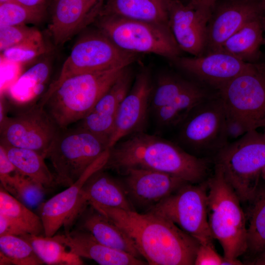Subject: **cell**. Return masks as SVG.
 <instances>
[{
  "label": "cell",
  "mask_w": 265,
  "mask_h": 265,
  "mask_svg": "<svg viewBox=\"0 0 265 265\" xmlns=\"http://www.w3.org/2000/svg\"><path fill=\"white\" fill-rule=\"evenodd\" d=\"M88 204L128 234L148 265H194L199 242L172 222L149 212Z\"/></svg>",
  "instance_id": "obj_1"
},
{
  "label": "cell",
  "mask_w": 265,
  "mask_h": 265,
  "mask_svg": "<svg viewBox=\"0 0 265 265\" xmlns=\"http://www.w3.org/2000/svg\"><path fill=\"white\" fill-rule=\"evenodd\" d=\"M210 161L191 155L176 143L141 132L110 148L103 169L121 173L133 168L150 169L196 184L208 178Z\"/></svg>",
  "instance_id": "obj_2"
},
{
  "label": "cell",
  "mask_w": 265,
  "mask_h": 265,
  "mask_svg": "<svg viewBox=\"0 0 265 265\" xmlns=\"http://www.w3.org/2000/svg\"><path fill=\"white\" fill-rule=\"evenodd\" d=\"M207 182L208 222L213 238L223 251L222 265H243L238 260L247 250L246 220L241 202L218 164H214L213 173Z\"/></svg>",
  "instance_id": "obj_3"
},
{
  "label": "cell",
  "mask_w": 265,
  "mask_h": 265,
  "mask_svg": "<svg viewBox=\"0 0 265 265\" xmlns=\"http://www.w3.org/2000/svg\"><path fill=\"white\" fill-rule=\"evenodd\" d=\"M125 68L70 76L48 89L38 103L60 130L67 129L91 111Z\"/></svg>",
  "instance_id": "obj_4"
},
{
  "label": "cell",
  "mask_w": 265,
  "mask_h": 265,
  "mask_svg": "<svg viewBox=\"0 0 265 265\" xmlns=\"http://www.w3.org/2000/svg\"><path fill=\"white\" fill-rule=\"evenodd\" d=\"M241 203L253 197L265 166V132L252 130L230 142L213 159Z\"/></svg>",
  "instance_id": "obj_5"
},
{
  "label": "cell",
  "mask_w": 265,
  "mask_h": 265,
  "mask_svg": "<svg viewBox=\"0 0 265 265\" xmlns=\"http://www.w3.org/2000/svg\"><path fill=\"white\" fill-rule=\"evenodd\" d=\"M226 113L218 92L197 105L177 127L176 143L191 155L212 159L229 143Z\"/></svg>",
  "instance_id": "obj_6"
},
{
  "label": "cell",
  "mask_w": 265,
  "mask_h": 265,
  "mask_svg": "<svg viewBox=\"0 0 265 265\" xmlns=\"http://www.w3.org/2000/svg\"><path fill=\"white\" fill-rule=\"evenodd\" d=\"M61 130L46 158L53 168L56 184L68 187L109 148L107 140L81 127Z\"/></svg>",
  "instance_id": "obj_7"
},
{
  "label": "cell",
  "mask_w": 265,
  "mask_h": 265,
  "mask_svg": "<svg viewBox=\"0 0 265 265\" xmlns=\"http://www.w3.org/2000/svg\"><path fill=\"white\" fill-rule=\"evenodd\" d=\"M98 26L119 48L131 53H153L173 60L181 50L169 26L153 23L104 15Z\"/></svg>",
  "instance_id": "obj_8"
},
{
  "label": "cell",
  "mask_w": 265,
  "mask_h": 265,
  "mask_svg": "<svg viewBox=\"0 0 265 265\" xmlns=\"http://www.w3.org/2000/svg\"><path fill=\"white\" fill-rule=\"evenodd\" d=\"M218 93L227 116L247 132L260 128L265 119V62L248 63Z\"/></svg>",
  "instance_id": "obj_9"
},
{
  "label": "cell",
  "mask_w": 265,
  "mask_h": 265,
  "mask_svg": "<svg viewBox=\"0 0 265 265\" xmlns=\"http://www.w3.org/2000/svg\"><path fill=\"white\" fill-rule=\"evenodd\" d=\"M145 212L172 222L201 244L213 245L208 222L207 179L184 185Z\"/></svg>",
  "instance_id": "obj_10"
},
{
  "label": "cell",
  "mask_w": 265,
  "mask_h": 265,
  "mask_svg": "<svg viewBox=\"0 0 265 265\" xmlns=\"http://www.w3.org/2000/svg\"><path fill=\"white\" fill-rule=\"evenodd\" d=\"M136 55L119 48L101 32L87 35L74 46L59 77L49 89L78 74L128 67Z\"/></svg>",
  "instance_id": "obj_11"
},
{
  "label": "cell",
  "mask_w": 265,
  "mask_h": 265,
  "mask_svg": "<svg viewBox=\"0 0 265 265\" xmlns=\"http://www.w3.org/2000/svg\"><path fill=\"white\" fill-rule=\"evenodd\" d=\"M0 142L35 151L45 159L60 129L38 103L0 124Z\"/></svg>",
  "instance_id": "obj_12"
},
{
  "label": "cell",
  "mask_w": 265,
  "mask_h": 265,
  "mask_svg": "<svg viewBox=\"0 0 265 265\" xmlns=\"http://www.w3.org/2000/svg\"><path fill=\"white\" fill-rule=\"evenodd\" d=\"M108 149L92 163L73 185L40 206V216L44 230V236L53 237L61 227L64 233L70 232L76 219L86 208L87 201L82 194V188L87 180L105 166L109 156Z\"/></svg>",
  "instance_id": "obj_13"
},
{
  "label": "cell",
  "mask_w": 265,
  "mask_h": 265,
  "mask_svg": "<svg viewBox=\"0 0 265 265\" xmlns=\"http://www.w3.org/2000/svg\"><path fill=\"white\" fill-rule=\"evenodd\" d=\"M150 73L143 69L135 80L119 107L110 137L109 148L124 137L143 132L153 89Z\"/></svg>",
  "instance_id": "obj_14"
},
{
  "label": "cell",
  "mask_w": 265,
  "mask_h": 265,
  "mask_svg": "<svg viewBox=\"0 0 265 265\" xmlns=\"http://www.w3.org/2000/svg\"><path fill=\"white\" fill-rule=\"evenodd\" d=\"M192 80L218 92L246 66L245 62L223 51L210 52L199 56H178L172 60Z\"/></svg>",
  "instance_id": "obj_15"
},
{
  "label": "cell",
  "mask_w": 265,
  "mask_h": 265,
  "mask_svg": "<svg viewBox=\"0 0 265 265\" xmlns=\"http://www.w3.org/2000/svg\"><path fill=\"white\" fill-rule=\"evenodd\" d=\"M262 15L261 0H224L216 3L207 25L206 53L220 50L231 36Z\"/></svg>",
  "instance_id": "obj_16"
},
{
  "label": "cell",
  "mask_w": 265,
  "mask_h": 265,
  "mask_svg": "<svg viewBox=\"0 0 265 265\" xmlns=\"http://www.w3.org/2000/svg\"><path fill=\"white\" fill-rule=\"evenodd\" d=\"M122 173L125 176V188L132 205L145 211L188 183L170 174L143 168H130Z\"/></svg>",
  "instance_id": "obj_17"
},
{
  "label": "cell",
  "mask_w": 265,
  "mask_h": 265,
  "mask_svg": "<svg viewBox=\"0 0 265 265\" xmlns=\"http://www.w3.org/2000/svg\"><path fill=\"white\" fill-rule=\"evenodd\" d=\"M170 30L181 51L194 56L205 54L210 18L190 1L168 0Z\"/></svg>",
  "instance_id": "obj_18"
},
{
  "label": "cell",
  "mask_w": 265,
  "mask_h": 265,
  "mask_svg": "<svg viewBox=\"0 0 265 265\" xmlns=\"http://www.w3.org/2000/svg\"><path fill=\"white\" fill-rule=\"evenodd\" d=\"M128 67L124 68L91 111L80 120V127L105 138L108 142L119 107L131 88L132 74Z\"/></svg>",
  "instance_id": "obj_19"
},
{
  "label": "cell",
  "mask_w": 265,
  "mask_h": 265,
  "mask_svg": "<svg viewBox=\"0 0 265 265\" xmlns=\"http://www.w3.org/2000/svg\"><path fill=\"white\" fill-rule=\"evenodd\" d=\"M80 258L93 260L101 265H141L148 263L130 254L107 247L88 232L78 229L52 237Z\"/></svg>",
  "instance_id": "obj_20"
},
{
  "label": "cell",
  "mask_w": 265,
  "mask_h": 265,
  "mask_svg": "<svg viewBox=\"0 0 265 265\" xmlns=\"http://www.w3.org/2000/svg\"><path fill=\"white\" fill-rule=\"evenodd\" d=\"M96 4L91 0H55L49 26L54 44L60 45L66 42L88 16L96 15Z\"/></svg>",
  "instance_id": "obj_21"
},
{
  "label": "cell",
  "mask_w": 265,
  "mask_h": 265,
  "mask_svg": "<svg viewBox=\"0 0 265 265\" xmlns=\"http://www.w3.org/2000/svg\"><path fill=\"white\" fill-rule=\"evenodd\" d=\"M85 210L80 216L79 229L88 232L107 247L141 259L142 256L133 241L120 227L91 206L90 210Z\"/></svg>",
  "instance_id": "obj_22"
},
{
  "label": "cell",
  "mask_w": 265,
  "mask_h": 265,
  "mask_svg": "<svg viewBox=\"0 0 265 265\" xmlns=\"http://www.w3.org/2000/svg\"><path fill=\"white\" fill-rule=\"evenodd\" d=\"M169 0H107L99 16L111 15L169 26Z\"/></svg>",
  "instance_id": "obj_23"
},
{
  "label": "cell",
  "mask_w": 265,
  "mask_h": 265,
  "mask_svg": "<svg viewBox=\"0 0 265 265\" xmlns=\"http://www.w3.org/2000/svg\"><path fill=\"white\" fill-rule=\"evenodd\" d=\"M81 192L88 203L93 202L111 208L135 211L123 183L105 172L103 168L87 180Z\"/></svg>",
  "instance_id": "obj_24"
},
{
  "label": "cell",
  "mask_w": 265,
  "mask_h": 265,
  "mask_svg": "<svg viewBox=\"0 0 265 265\" xmlns=\"http://www.w3.org/2000/svg\"><path fill=\"white\" fill-rule=\"evenodd\" d=\"M217 92L196 82L168 104L154 110L156 120L162 127H177L197 105Z\"/></svg>",
  "instance_id": "obj_25"
},
{
  "label": "cell",
  "mask_w": 265,
  "mask_h": 265,
  "mask_svg": "<svg viewBox=\"0 0 265 265\" xmlns=\"http://www.w3.org/2000/svg\"><path fill=\"white\" fill-rule=\"evenodd\" d=\"M263 32L262 15L247 22L231 36L220 50L245 62L253 63L259 57L264 42Z\"/></svg>",
  "instance_id": "obj_26"
},
{
  "label": "cell",
  "mask_w": 265,
  "mask_h": 265,
  "mask_svg": "<svg viewBox=\"0 0 265 265\" xmlns=\"http://www.w3.org/2000/svg\"><path fill=\"white\" fill-rule=\"evenodd\" d=\"M9 159L21 174L41 184L46 188L56 185L54 175L38 152L0 142Z\"/></svg>",
  "instance_id": "obj_27"
},
{
  "label": "cell",
  "mask_w": 265,
  "mask_h": 265,
  "mask_svg": "<svg viewBox=\"0 0 265 265\" xmlns=\"http://www.w3.org/2000/svg\"><path fill=\"white\" fill-rule=\"evenodd\" d=\"M247 203L246 220L247 257L265 250V183L260 184Z\"/></svg>",
  "instance_id": "obj_28"
},
{
  "label": "cell",
  "mask_w": 265,
  "mask_h": 265,
  "mask_svg": "<svg viewBox=\"0 0 265 265\" xmlns=\"http://www.w3.org/2000/svg\"><path fill=\"white\" fill-rule=\"evenodd\" d=\"M49 74V66L45 62L33 66L19 76L8 88L10 97L20 104L31 101L43 90Z\"/></svg>",
  "instance_id": "obj_29"
},
{
  "label": "cell",
  "mask_w": 265,
  "mask_h": 265,
  "mask_svg": "<svg viewBox=\"0 0 265 265\" xmlns=\"http://www.w3.org/2000/svg\"><path fill=\"white\" fill-rule=\"evenodd\" d=\"M26 240L42 261L49 265H81L79 256L67 250V247L52 237L25 234L19 236Z\"/></svg>",
  "instance_id": "obj_30"
},
{
  "label": "cell",
  "mask_w": 265,
  "mask_h": 265,
  "mask_svg": "<svg viewBox=\"0 0 265 265\" xmlns=\"http://www.w3.org/2000/svg\"><path fill=\"white\" fill-rule=\"evenodd\" d=\"M1 186L9 193L29 208L43 203L46 187L41 184L16 171L0 177Z\"/></svg>",
  "instance_id": "obj_31"
},
{
  "label": "cell",
  "mask_w": 265,
  "mask_h": 265,
  "mask_svg": "<svg viewBox=\"0 0 265 265\" xmlns=\"http://www.w3.org/2000/svg\"><path fill=\"white\" fill-rule=\"evenodd\" d=\"M0 213L9 217L24 227L28 234L44 235L43 223L40 216L19 201L0 185Z\"/></svg>",
  "instance_id": "obj_32"
},
{
  "label": "cell",
  "mask_w": 265,
  "mask_h": 265,
  "mask_svg": "<svg viewBox=\"0 0 265 265\" xmlns=\"http://www.w3.org/2000/svg\"><path fill=\"white\" fill-rule=\"evenodd\" d=\"M0 265H41L44 263L31 245L19 236H0Z\"/></svg>",
  "instance_id": "obj_33"
},
{
  "label": "cell",
  "mask_w": 265,
  "mask_h": 265,
  "mask_svg": "<svg viewBox=\"0 0 265 265\" xmlns=\"http://www.w3.org/2000/svg\"><path fill=\"white\" fill-rule=\"evenodd\" d=\"M196 82L174 73H161L153 86L150 103L152 108L154 111L168 104Z\"/></svg>",
  "instance_id": "obj_34"
},
{
  "label": "cell",
  "mask_w": 265,
  "mask_h": 265,
  "mask_svg": "<svg viewBox=\"0 0 265 265\" xmlns=\"http://www.w3.org/2000/svg\"><path fill=\"white\" fill-rule=\"evenodd\" d=\"M44 14V11L29 8L10 0L0 4V26L37 23Z\"/></svg>",
  "instance_id": "obj_35"
},
{
  "label": "cell",
  "mask_w": 265,
  "mask_h": 265,
  "mask_svg": "<svg viewBox=\"0 0 265 265\" xmlns=\"http://www.w3.org/2000/svg\"><path fill=\"white\" fill-rule=\"evenodd\" d=\"M43 39L36 29L25 25L0 26V49L2 51L21 44Z\"/></svg>",
  "instance_id": "obj_36"
},
{
  "label": "cell",
  "mask_w": 265,
  "mask_h": 265,
  "mask_svg": "<svg viewBox=\"0 0 265 265\" xmlns=\"http://www.w3.org/2000/svg\"><path fill=\"white\" fill-rule=\"evenodd\" d=\"M46 49L43 39L26 42L2 51L0 58L21 64L44 53Z\"/></svg>",
  "instance_id": "obj_37"
},
{
  "label": "cell",
  "mask_w": 265,
  "mask_h": 265,
  "mask_svg": "<svg viewBox=\"0 0 265 265\" xmlns=\"http://www.w3.org/2000/svg\"><path fill=\"white\" fill-rule=\"evenodd\" d=\"M223 257L215 250L213 245L200 244L196 252L195 265H222Z\"/></svg>",
  "instance_id": "obj_38"
},
{
  "label": "cell",
  "mask_w": 265,
  "mask_h": 265,
  "mask_svg": "<svg viewBox=\"0 0 265 265\" xmlns=\"http://www.w3.org/2000/svg\"><path fill=\"white\" fill-rule=\"evenodd\" d=\"M1 91L10 86L18 78V73L20 64L0 58Z\"/></svg>",
  "instance_id": "obj_39"
},
{
  "label": "cell",
  "mask_w": 265,
  "mask_h": 265,
  "mask_svg": "<svg viewBox=\"0 0 265 265\" xmlns=\"http://www.w3.org/2000/svg\"><path fill=\"white\" fill-rule=\"evenodd\" d=\"M28 234L26 229L16 222L0 213V236L13 235L21 236Z\"/></svg>",
  "instance_id": "obj_40"
},
{
  "label": "cell",
  "mask_w": 265,
  "mask_h": 265,
  "mask_svg": "<svg viewBox=\"0 0 265 265\" xmlns=\"http://www.w3.org/2000/svg\"><path fill=\"white\" fill-rule=\"evenodd\" d=\"M247 132L240 123L226 115V132L229 143L239 138Z\"/></svg>",
  "instance_id": "obj_41"
},
{
  "label": "cell",
  "mask_w": 265,
  "mask_h": 265,
  "mask_svg": "<svg viewBox=\"0 0 265 265\" xmlns=\"http://www.w3.org/2000/svg\"><path fill=\"white\" fill-rule=\"evenodd\" d=\"M16 171L4 149L0 145V177L12 174Z\"/></svg>",
  "instance_id": "obj_42"
},
{
  "label": "cell",
  "mask_w": 265,
  "mask_h": 265,
  "mask_svg": "<svg viewBox=\"0 0 265 265\" xmlns=\"http://www.w3.org/2000/svg\"><path fill=\"white\" fill-rule=\"evenodd\" d=\"M216 1L217 0H191L190 1L193 5L200 9L210 18Z\"/></svg>",
  "instance_id": "obj_43"
},
{
  "label": "cell",
  "mask_w": 265,
  "mask_h": 265,
  "mask_svg": "<svg viewBox=\"0 0 265 265\" xmlns=\"http://www.w3.org/2000/svg\"><path fill=\"white\" fill-rule=\"evenodd\" d=\"M29 8L44 11L46 0H13Z\"/></svg>",
  "instance_id": "obj_44"
},
{
  "label": "cell",
  "mask_w": 265,
  "mask_h": 265,
  "mask_svg": "<svg viewBox=\"0 0 265 265\" xmlns=\"http://www.w3.org/2000/svg\"><path fill=\"white\" fill-rule=\"evenodd\" d=\"M243 264L250 265H265V250L261 252L247 257Z\"/></svg>",
  "instance_id": "obj_45"
},
{
  "label": "cell",
  "mask_w": 265,
  "mask_h": 265,
  "mask_svg": "<svg viewBox=\"0 0 265 265\" xmlns=\"http://www.w3.org/2000/svg\"><path fill=\"white\" fill-rule=\"evenodd\" d=\"M262 8V21L264 31L265 32L264 42L265 43V0H261Z\"/></svg>",
  "instance_id": "obj_46"
},
{
  "label": "cell",
  "mask_w": 265,
  "mask_h": 265,
  "mask_svg": "<svg viewBox=\"0 0 265 265\" xmlns=\"http://www.w3.org/2000/svg\"><path fill=\"white\" fill-rule=\"evenodd\" d=\"M262 180L265 183V166L263 168L260 175V180Z\"/></svg>",
  "instance_id": "obj_47"
},
{
  "label": "cell",
  "mask_w": 265,
  "mask_h": 265,
  "mask_svg": "<svg viewBox=\"0 0 265 265\" xmlns=\"http://www.w3.org/2000/svg\"><path fill=\"white\" fill-rule=\"evenodd\" d=\"M260 128H262L264 130V132H265V119L261 123Z\"/></svg>",
  "instance_id": "obj_48"
},
{
  "label": "cell",
  "mask_w": 265,
  "mask_h": 265,
  "mask_svg": "<svg viewBox=\"0 0 265 265\" xmlns=\"http://www.w3.org/2000/svg\"><path fill=\"white\" fill-rule=\"evenodd\" d=\"M91 0L95 2L96 4H97L99 2L102 3L103 0Z\"/></svg>",
  "instance_id": "obj_49"
},
{
  "label": "cell",
  "mask_w": 265,
  "mask_h": 265,
  "mask_svg": "<svg viewBox=\"0 0 265 265\" xmlns=\"http://www.w3.org/2000/svg\"><path fill=\"white\" fill-rule=\"evenodd\" d=\"M9 0H0V4L5 2L8 1Z\"/></svg>",
  "instance_id": "obj_50"
},
{
  "label": "cell",
  "mask_w": 265,
  "mask_h": 265,
  "mask_svg": "<svg viewBox=\"0 0 265 265\" xmlns=\"http://www.w3.org/2000/svg\"><path fill=\"white\" fill-rule=\"evenodd\" d=\"M184 2H188L190 1L191 0H180Z\"/></svg>",
  "instance_id": "obj_51"
}]
</instances>
